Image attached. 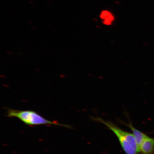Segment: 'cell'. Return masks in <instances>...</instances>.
<instances>
[{"mask_svg":"<svg viewBox=\"0 0 154 154\" xmlns=\"http://www.w3.org/2000/svg\"><path fill=\"white\" fill-rule=\"evenodd\" d=\"M111 14L109 11H104L102 12L101 15V18L103 19H105L109 17V15Z\"/></svg>","mask_w":154,"mask_h":154,"instance_id":"8992f818","label":"cell"},{"mask_svg":"<svg viewBox=\"0 0 154 154\" xmlns=\"http://www.w3.org/2000/svg\"><path fill=\"white\" fill-rule=\"evenodd\" d=\"M92 119L96 122L105 125L114 133L126 154H137L140 152L139 147L132 134L121 129L110 121H105L99 117H92Z\"/></svg>","mask_w":154,"mask_h":154,"instance_id":"6da1fadb","label":"cell"},{"mask_svg":"<svg viewBox=\"0 0 154 154\" xmlns=\"http://www.w3.org/2000/svg\"><path fill=\"white\" fill-rule=\"evenodd\" d=\"M139 149L142 154H152L154 152V138L148 136L142 142Z\"/></svg>","mask_w":154,"mask_h":154,"instance_id":"3957f363","label":"cell"},{"mask_svg":"<svg viewBox=\"0 0 154 154\" xmlns=\"http://www.w3.org/2000/svg\"><path fill=\"white\" fill-rule=\"evenodd\" d=\"M124 125H126V126H128L131 130L132 132V134H133L135 139L137 143L138 147L139 148L142 142L148 136L146 135L145 134H144L143 133L137 129L136 128L133 126L132 123H131L130 122H129L128 124H124Z\"/></svg>","mask_w":154,"mask_h":154,"instance_id":"277c9868","label":"cell"},{"mask_svg":"<svg viewBox=\"0 0 154 154\" xmlns=\"http://www.w3.org/2000/svg\"><path fill=\"white\" fill-rule=\"evenodd\" d=\"M113 19V17L112 16V15L111 14L109 16L105 19L104 23L106 25L110 24Z\"/></svg>","mask_w":154,"mask_h":154,"instance_id":"5b68a950","label":"cell"},{"mask_svg":"<svg viewBox=\"0 0 154 154\" xmlns=\"http://www.w3.org/2000/svg\"><path fill=\"white\" fill-rule=\"evenodd\" d=\"M7 116L16 117L25 124L30 126L42 125H54L57 126L71 128L68 125L59 124L57 122L48 120L38 114L36 112L31 110H18L8 109Z\"/></svg>","mask_w":154,"mask_h":154,"instance_id":"7a4b0ae2","label":"cell"}]
</instances>
